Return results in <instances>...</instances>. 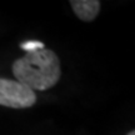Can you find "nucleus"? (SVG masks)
Returning <instances> with one entry per match:
<instances>
[{
	"label": "nucleus",
	"mask_w": 135,
	"mask_h": 135,
	"mask_svg": "<svg viewBox=\"0 0 135 135\" xmlns=\"http://www.w3.org/2000/svg\"><path fill=\"white\" fill-rule=\"evenodd\" d=\"M16 81L31 90L44 91L55 86L61 78V65L58 55L50 49L28 51L16 59L11 66Z\"/></svg>",
	"instance_id": "1"
},
{
	"label": "nucleus",
	"mask_w": 135,
	"mask_h": 135,
	"mask_svg": "<svg viewBox=\"0 0 135 135\" xmlns=\"http://www.w3.org/2000/svg\"><path fill=\"white\" fill-rule=\"evenodd\" d=\"M36 103L35 93L16 80L0 78V105L13 109L31 108Z\"/></svg>",
	"instance_id": "2"
},
{
	"label": "nucleus",
	"mask_w": 135,
	"mask_h": 135,
	"mask_svg": "<svg viewBox=\"0 0 135 135\" xmlns=\"http://www.w3.org/2000/svg\"><path fill=\"white\" fill-rule=\"evenodd\" d=\"M74 14L81 21H93L100 13L101 3L99 0H70Z\"/></svg>",
	"instance_id": "3"
},
{
	"label": "nucleus",
	"mask_w": 135,
	"mask_h": 135,
	"mask_svg": "<svg viewBox=\"0 0 135 135\" xmlns=\"http://www.w3.org/2000/svg\"><path fill=\"white\" fill-rule=\"evenodd\" d=\"M21 48L28 51H34V50H40V49H44V44L39 43V41H28V43L21 44Z\"/></svg>",
	"instance_id": "4"
},
{
	"label": "nucleus",
	"mask_w": 135,
	"mask_h": 135,
	"mask_svg": "<svg viewBox=\"0 0 135 135\" xmlns=\"http://www.w3.org/2000/svg\"><path fill=\"white\" fill-rule=\"evenodd\" d=\"M126 135H135V130H131V131H129Z\"/></svg>",
	"instance_id": "5"
}]
</instances>
